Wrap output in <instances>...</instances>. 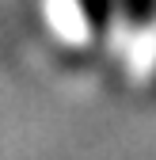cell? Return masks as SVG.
<instances>
[{"label": "cell", "mask_w": 156, "mask_h": 160, "mask_svg": "<svg viewBox=\"0 0 156 160\" xmlns=\"http://www.w3.org/2000/svg\"><path fill=\"white\" fill-rule=\"evenodd\" d=\"M31 15L38 42L69 69L107 57L114 0H31Z\"/></svg>", "instance_id": "cell-1"}, {"label": "cell", "mask_w": 156, "mask_h": 160, "mask_svg": "<svg viewBox=\"0 0 156 160\" xmlns=\"http://www.w3.org/2000/svg\"><path fill=\"white\" fill-rule=\"evenodd\" d=\"M107 57L137 92H156V0H114Z\"/></svg>", "instance_id": "cell-2"}]
</instances>
